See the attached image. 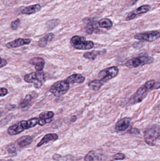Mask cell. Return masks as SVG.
<instances>
[{
    "label": "cell",
    "mask_w": 160,
    "mask_h": 161,
    "mask_svg": "<svg viewBox=\"0 0 160 161\" xmlns=\"http://www.w3.org/2000/svg\"><path fill=\"white\" fill-rule=\"evenodd\" d=\"M29 63L34 66L35 69L38 72H41L43 69L45 65V61L42 57H35L30 59Z\"/></svg>",
    "instance_id": "5bb4252c"
},
{
    "label": "cell",
    "mask_w": 160,
    "mask_h": 161,
    "mask_svg": "<svg viewBox=\"0 0 160 161\" xmlns=\"http://www.w3.org/2000/svg\"><path fill=\"white\" fill-rule=\"evenodd\" d=\"M160 38V32L157 31L138 33L134 35V38L138 40L152 42L159 39Z\"/></svg>",
    "instance_id": "ba28073f"
},
{
    "label": "cell",
    "mask_w": 160,
    "mask_h": 161,
    "mask_svg": "<svg viewBox=\"0 0 160 161\" xmlns=\"http://www.w3.org/2000/svg\"><path fill=\"white\" fill-rule=\"evenodd\" d=\"M145 142L150 146H154L156 142L160 138V127L154 125L145 131L144 134Z\"/></svg>",
    "instance_id": "7a4b0ae2"
},
{
    "label": "cell",
    "mask_w": 160,
    "mask_h": 161,
    "mask_svg": "<svg viewBox=\"0 0 160 161\" xmlns=\"http://www.w3.org/2000/svg\"><path fill=\"white\" fill-rule=\"evenodd\" d=\"M129 132L131 134H138L140 133V131L139 129L137 128H132L130 129L129 131Z\"/></svg>",
    "instance_id": "f546056e"
},
{
    "label": "cell",
    "mask_w": 160,
    "mask_h": 161,
    "mask_svg": "<svg viewBox=\"0 0 160 161\" xmlns=\"http://www.w3.org/2000/svg\"><path fill=\"white\" fill-rule=\"evenodd\" d=\"M159 88H160V83H155L152 89H158Z\"/></svg>",
    "instance_id": "e575fe53"
},
{
    "label": "cell",
    "mask_w": 160,
    "mask_h": 161,
    "mask_svg": "<svg viewBox=\"0 0 160 161\" xmlns=\"http://www.w3.org/2000/svg\"><path fill=\"white\" fill-rule=\"evenodd\" d=\"M47 122H46L44 120L41 119H40V120H39V125H40V126H44V125H45L46 124Z\"/></svg>",
    "instance_id": "836d02e7"
},
{
    "label": "cell",
    "mask_w": 160,
    "mask_h": 161,
    "mask_svg": "<svg viewBox=\"0 0 160 161\" xmlns=\"http://www.w3.org/2000/svg\"><path fill=\"white\" fill-rule=\"evenodd\" d=\"M101 52L100 51H92L91 52H88L84 54V57L87 59H90V60H94L97 56L100 54Z\"/></svg>",
    "instance_id": "484cf974"
},
{
    "label": "cell",
    "mask_w": 160,
    "mask_h": 161,
    "mask_svg": "<svg viewBox=\"0 0 160 161\" xmlns=\"http://www.w3.org/2000/svg\"><path fill=\"white\" fill-rule=\"evenodd\" d=\"M105 83L102 80H95L89 83L88 86L94 91L99 90Z\"/></svg>",
    "instance_id": "603a6c76"
},
{
    "label": "cell",
    "mask_w": 160,
    "mask_h": 161,
    "mask_svg": "<svg viewBox=\"0 0 160 161\" xmlns=\"http://www.w3.org/2000/svg\"><path fill=\"white\" fill-rule=\"evenodd\" d=\"M20 23V20L19 19H17L15 20L12 22L11 24V27L13 30H16L18 28Z\"/></svg>",
    "instance_id": "83f0119b"
},
{
    "label": "cell",
    "mask_w": 160,
    "mask_h": 161,
    "mask_svg": "<svg viewBox=\"0 0 160 161\" xmlns=\"http://www.w3.org/2000/svg\"><path fill=\"white\" fill-rule=\"evenodd\" d=\"M99 22V25L101 28H111L113 25V23L111 20L108 19H103L100 20Z\"/></svg>",
    "instance_id": "d4e9b609"
},
{
    "label": "cell",
    "mask_w": 160,
    "mask_h": 161,
    "mask_svg": "<svg viewBox=\"0 0 160 161\" xmlns=\"http://www.w3.org/2000/svg\"><path fill=\"white\" fill-rule=\"evenodd\" d=\"M125 155L123 153H116L113 156V158L115 160H122L125 159Z\"/></svg>",
    "instance_id": "f1b7e54d"
},
{
    "label": "cell",
    "mask_w": 160,
    "mask_h": 161,
    "mask_svg": "<svg viewBox=\"0 0 160 161\" xmlns=\"http://www.w3.org/2000/svg\"><path fill=\"white\" fill-rule=\"evenodd\" d=\"M54 115L55 114L52 111L43 112L39 115V118L45 121L47 123H50L53 120Z\"/></svg>",
    "instance_id": "44dd1931"
},
{
    "label": "cell",
    "mask_w": 160,
    "mask_h": 161,
    "mask_svg": "<svg viewBox=\"0 0 160 161\" xmlns=\"http://www.w3.org/2000/svg\"><path fill=\"white\" fill-rule=\"evenodd\" d=\"M153 61V57L148 56H142L130 59L125 63V66L129 67H137L139 66L151 64Z\"/></svg>",
    "instance_id": "8992f818"
},
{
    "label": "cell",
    "mask_w": 160,
    "mask_h": 161,
    "mask_svg": "<svg viewBox=\"0 0 160 161\" xmlns=\"http://www.w3.org/2000/svg\"><path fill=\"white\" fill-rule=\"evenodd\" d=\"M53 159L56 161H73V157L71 154L62 156L58 153H56L53 155Z\"/></svg>",
    "instance_id": "cb8c5ba5"
},
{
    "label": "cell",
    "mask_w": 160,
    "mask_h": 161,
    "mask_svg": "<svg viewBox=\"0 0 160 161\" xmlns=\"http://www.w3.org/2000/svg\"><path fill=\"white\" fill-rule=\"evenodd\" d=\"M155 83L154 80H150L141 86L131 99L132 103H138L142 101L146 98L149 91L152 89Z\"/></svg>",
    "instance_id": "6da1fadb"
},
{
    "label": "cell",
    "mask_w": 160,
    "mask_h": 161,
    "mask_svg": "<svg viewBox=\"0 0 160 161\" xmlns=\"http://www.w3.org/2000/svg\"><path fill=\"white\" fill-rule=\"evenodd\" d=\"M100 27L99 22L91 21L88 23L86 26V32L89 35H92Z\"/></svg>",
    "instance_id": "d6986e66"
},
{
    "label": "cell",
    "mask_w": 160,
    "mask_h": 161,
    "mask_svg": "<svg viewBox=\"0 0 160 161\" xmlns=\"http://www.w3.org/2000/svg\"><path fill=\"white\" fill-rule=\"evenodd\" d=\"M77 120V117L76 116L73 115L71 117V121L72 122H75V121H76Z\"/></svg>",
    "instance_id": "d590c367"
},
{
    "label": "cell",
    "mask_w": 160,
    "mask_h": 161,
    "mask_svg": "<svg viewBox=\"0 0 160 161\" xmlns=\"http://www.w3.org/2000/svg\"><path fill=\"white\" fill-rule=\"evenodd\" d=\"M131 121V119L129 118H123L117 122L115 128L119 131H123L129 128Z\"/></svg>",
    "instance_id": "4fadbf2b"
},
{
    "label": "cell",
    "mask_w": 160,
    "mask_h": 161,
    "mask_svg": "<svg viewBox=\"0 0 160 161\" xmlns=\"http://www.w3.org/2000/svg\"><path fill=\"white\" fill-rule=\"evenodd\" d=\"M24 80L28 83H33L34 87L40 89L45 82V76L43 72H36L26 74Z\"/></svg>",
    "instance_id": "277c9868"
},
{
    "label": "cell",
    "mask_w": 160,
    "mask_h": 161,
    "mask_svg": "<svg viewBox=\"0 0 160 161\" xmlns=\"http://www.w3.org/2000/svg\"><path fill=\"white\" fill-rule=\"evenodd\" d=\"M33 100V98L32 95L31 94H28L25 97V99L22 100L19 104V107L23 109V108H26L27 107H29L33 104L32 103Z\"/></svg>",
    "instance_id": "ffe728a7"
},
{
    "label": "cell",
    "mask_w": 160,
    "mask_h": 161,
    "mask_svg": "<svg viewBox=\"0 0 160 161\" xmlns=\"http://www.w3.org/2000/svg\"><path fill=\"white\" fill-rule=\"evenodd\" d=\"M70 89V83L66 80L56 82L50 87L49 91L54 96L61 97L66 94Z\"/></svg>",
    "instance_id": "5b68a950"
},
{
    "label": "cell",
    "mask_w": 160,
    "mask_h": 161,
    "mask_svg": "<svg viewBox=\"0 0 160 161\" xmlns=\"http://www.w3.org/2000/svg\"><path fill=\"white\" fill-rule=\"evenodd\" d=\"M118 68L117 67H111L102 70L98 73V76L105 83L112 78H115L118 73Z\"/></svg>",
    "instance_id": "9c48e42d"
},
{
    "label": "cell",
    "mask_w": 160,
    "mask_h": 161,
    "mask_svg": "<svg viewBox=\"0 0 160 161\" xmlns=\"http://www.w3.org/2000/svg\"><path fill=\"white\" fill-rule=\"evenodd\" d=\"M8 93V90L5 88H1V97H3L7 95Z\"/></svg>",
    "instance_id": "4dcf8cb0"
},
{
    "label": "cell",
    "mask_w": 160,
    "mask_h": 161,
    "mask_svg": "<svg viewBox=\"0 0 160 161\" xmlns=\"http://www.w3.org/2000/svg\"><path fill=\"white\" fill-rule=\"evenodd\" d=\"M30 128L29 120H22L10 126L7 130V132L10 135H16Z\"/></svg>",
    "instance_id": "52a82bcc"
},
{
    "label": "cell",
    "mask_w": 160,
    "mask_h": 161,
    "mask_svg": "<svg viewBox=\"0 0 160 161\" xmlns=\"http://www.w3.org/2000/svg\"><path fill=\"white\" fill-rule=\"evenodd\" d=\"M55 35L53 33H50L47 34L45 36L39 40L38 44L41 47H45L47 45L48 41H51L54 38Z\"/></svg>",
    "instance_id": "7402d4cb"
},
{
    "label": "cell",
    "mask_w": 160,
    "mask_h": 161,
    "mask_svg": "<svg viewBox=\"0 0 160 161\" xmlns=\"http://www.w3.org/2000/svg\"><path fill=\"white\" fill-rule=\"evenodd\" d=\"M7 64V61L6 59L1 58V68L5 67Z\"/></svg>",
    "instance_id": "d6a6232c"
},
{
    "label": "cell",
    "mask_w": 160,
    "mask_h": 161,
    "mask_svg": "<svg viewBox=\"0 0 160 161\" xmlns=\"http://www.w3.org/2000/svg\"><path fill=\"white\" fill-rule=\"evenodd\" d=\"M41 5L39 4H36L32 5L29 6L25 8L22 10V13L24 14H27V15H31V14H34L36 12L40 11L41 9Z\"/></svg>",
    "instance_id": "ac0fdd59"
},
{
    "label": "cell",
    "mask_w": 160,
    "mask_h": 161,
    "mask_svg": "<svg viewBox=\"0 0 160 161\" xmlns=\"http://www.w3.org/2000/svg\"><path fill=\"white\" fill-rule=\"evenodd\" d=\"M33 141L32 137L29 135H25L18 138L14 144L17 149L23 148L30 145Z\"/></svg>",
    "instance_id": "8fae6325"
},
{
    "label": "cell",
    "mask_w": 160,
    "mask_h": 161,
    "mask_svg": "<svg viewBox=\"0 0 160 161\" xmlns=\"http://www.w3.org/2000/svg\"><path fill=\"white\" fill-rule=\"evenodd\" d=\"M84 160L85 161H102V156L96 151L92 150L86 154Z\"/></svg>",
    "instance_id": "9a60e30c"
},
{
    "label": "cell",
    "mask_w": 160,
    "mask_h": 161,
    "mask_svg": "<svg viewBox=\"0 0 160 161\" xmlns=\"http://www.w3.org/2000/svg\"><path fill=\"white\" fill-rule=\"evenodd\" d=\"M132 1L133 2V4H135L137 2L138 0H132Z\"/></svg>",
    "instance_id": "8d00e7d4"
},
{
    "label": "cell",
    "mask_w": 160,
    "mask_h": 161,
    "mask_svg": "<svg viewBox=\"0 0 160 161\" xmlns=\"http://www.w3.org/2000/svg\"><path fill=\"white\" fill-rule=\"evenodd\" d=\"M72 46L75 49L79 50H88L94 47V43L91 40H87L85 37L75 35L70 41Z\"/></svg>",
    "instance_id": "3957f363"
},
{
    "label": "cell",
    "mask_w": 160,
    "mask_h": 161,
    "mask_svg": "<svg viewBox=\"0 0 160 161\" xmlns=\"http://www.w3.org/2000/svg\"><path fill=\"white\" fill-rule=\"evenodd\" d=\"M142 42H135L134 44H133V47L136 49H139L142 47Z\"/></svg>",
    "instance_id": "1f68e13d"
},
{
    "label": "cell",
    "mask_w": 160,
    "mask_h": 161,
    "mask_svg": "<svg viewBox=\"0 0 160 161\" xmlns=\"http://www.w3.org/2000/svg\"><path fill=\"white\" fill-rule=\"evenodd\" d=\"M31 42L30 39L18 38L6 43L5 46L8 49L18 48L25 45L29 44Z\"/></svg>",
    "instance_id": "7c38bea8"
},
{
    "label": "cell",
    "mask_w": 160,
    "mask_h": 161,
    "mask_svg": "<svg viewBox=\"0 0 160 161\" xmlns=\"http://www.w3.org/2000/svg\"><path fill=\"white\" fill-rule=\"evenodd\" d=\"M59 137L56 133H48L45 135L41 141L37 145V148L41 147L44 144H47L50 141H56L58 139Z\"/></svg>",
    "instance_id": "2e32d148"
},
{
    "label": "cell",
    "mask_w": 160,
    "mask_h": 161,
    "mask_svg": "<svg viewBox=\"0 0 160 161\" xmlns=\"http://www.w3.org/2000/svg\"><path fill=\"white\" fill-rule=\"evenodd\" d=\"M98 1H102V0H98Z\"/></svg>",
    "instance_id": "74e56055"
},
{
    "label": "cell",
    "mask_w": 160,
    "mask_h": 161,
    "mask_svg": "<svg viewBox=\"0 0 160 161\" xmlns=\"http://www.w3.org/2000/svg\"><path fill=\"white\" fill-rule=\"evenodd\" d=\"M59 23V20L58 19H52L48 22L47 25L49 29H52L58 25Z\"/></svg>",
    "instance_id": "4316f807"
},
{
    "label": "cell",
    "mask_w": 160,
    "mask_h": 161,
    "mask_svg": "<svg viewBox=\"0 0 160 161\" xmlns=\"http://www.w3.org/2000/svg\"><path fill=\"white\" fill-rule=\"evenodd\" d=\"M86 80V77L82 74L75 73L69 76L66 79V81L69 83H82Z\"/></svg>",
    "instance_id": "e0dca14e"
},
{
    "label": "cell",
    "mask_w": 160,
    "mask_h": 161,
    "mask_svg": "<svg viewBox=\"0 0 160 161\" xmlns=\"http://www.w3.org/2000/svg\"><path fill=\"white\" fill-rule=\"evenodd\" d=\"M150 8V6L148 4L143 5L139 7L138 8H137L135 10H133L128 14L126 18V20H131L135 19L137 15L147 13L149 10Z\"/></svg>",
    "instance_id": "30bf717a"
}]
</instances>
